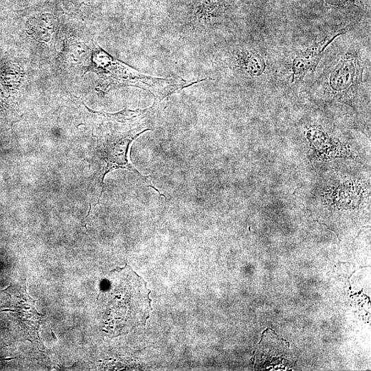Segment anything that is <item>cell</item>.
Listing matches in <instances>:
<instances>
[{"label":"cell","mask_w":371,"mask_h":371,"mask_svg":"<svg viewBox=\"0 0 371 371\" xmlns=\"http://www.w3.org/2000/svg\"><path fill=\"white\" fill-rule=\"evenodd\" d=\"M105 280L99 296L103 330L116 337L144 325L153 311L147 282L128 265L111 271Z\"/></svg>","instance_id":"1"},{"label":"cell","mask_w":371,"mask_h":371,"mask_svg":"<svg viewBox=\"0 0 371 371\" xmlns=\"http://www.w3.org/2000/svg\"><path fill=\"white\" fill-rule=\"evenodd\" d=\"M236 61L238 67L251 76H260L265 69L263 58L258 53L251 50L239 52Z\"/></svg>","instance_id":"8"},{"label":"cell","mask_w":371,"mask_h":371,"mask_svg":"<svg viewBox=\"0 0 371 371\" xmlns=\"http://www.w3.org/2000/svg\"><path fill=\"white\" fill-rule=\"evenodd\" d=\"M361 69L355 56L343 58L330 74L329 84L331 89L338 93H346L357 85L361 78Z\"/></svg>","instance_id":"4"},{"label":"cell","mask_w":371,"mask_h":371,"mask_svg":"<svg viewBox=\"0 0 371 371\" xmlns=\"http://www.w3.org/2000/svg\"><path fill=\"white\" fill-rule=\"evenodd\" d=\"M56 24L54 16L50 13L36 15L29 21L28 28L31 34L40 40H49Z\"/></svg>","instance_id":"7"},{"label":"cell","mask_w":371,"mask_h":371,"mask_svg":"<svg viewBox=\"0 0 371 371\" xmlns=\"http://www.w3.org/2000/svg\"><path fill=\"white\" fill-rule=\"evenodd\" d=\"M67 5H71L74 9H80L87 7L93 2V0H63Z\"/></svg>","instance_id":"9"},{"label":"cell","mask_w":371,"mask_h":371,"mask_svg":"<svg viewBox=\"0 0 371 371\" xmlns=\"http://www.w3.org/2000/svg\"><path fill=\"white\" fill-rule=\"evenodd\" d=\"M340 34L341 33L333 34L332 36H328L320 42L299 54L293 60L292 81L297 82L308 73L313 71L327 46Z\"/></svg>","instance_id":"5"},{"label":"cell","mask_w":371,"mask_h":371,"mask_svg":"<svg viewBox=\"0 0 371 371\" xmlns=\"http://www.w3.org/2000/svg\"><path fill=\"white\" fill-rule=\"evenodd\" d=\"M156 108L153 105L146 109L135 111L133 115L122 126L124 111L120 113V126L101 135L98 139L96 153L98 170L95 175L96 189L102 193L103 179L106 173L117 169H128L134 172L147 186L161 194L150 182L148 176H143L130 164L128 155L130 144L140 135L150 128L147 127L148 120L153 117Z\"/></svg>","instance_id":"2"},{"label":"cell","mask_w":371,"mask_h":371,"mask_svg":"<svg viewBox=\"0 0 371 371\" xmlns=\"http://www.w3.org/2000/svg\"><path fill=\"white\" fill-rule=\"evenodd\" d=\"M230 0H199L194 16L201 23H207L224 12Z\"/></svg>","instance_id":"6"},{"label":"cell","mask_w":371,"mask_h":371,"mask_svg":"<svg viewBox=\"0 0 371 371\" xmlns=\"http://www.w3.org/2000/svg\"><path fill=\"white\" fill-rule=\"evenodd\" d=\"M93 69L100 76L104 90L112 87L134 86L151 93L157 102L179 90L203 81V79L191 81L181 78H161L144 74L113 59L100 48L93 52Z\"/></svg>","instance_id":"3"},{"label":"cell","mask_w":371,"mask_h":371,"mask_svg":"<svg viewBox=\"0 0 371 371\" xmlns=\"http://www.w3.org/2000/svg\"><path fill=\"white\" fill-rule=\"evenodd\" d=\"M333 5H341L346 2L348 0H326Z\"/></svg>","instance_id":"10"}]
</instances>
